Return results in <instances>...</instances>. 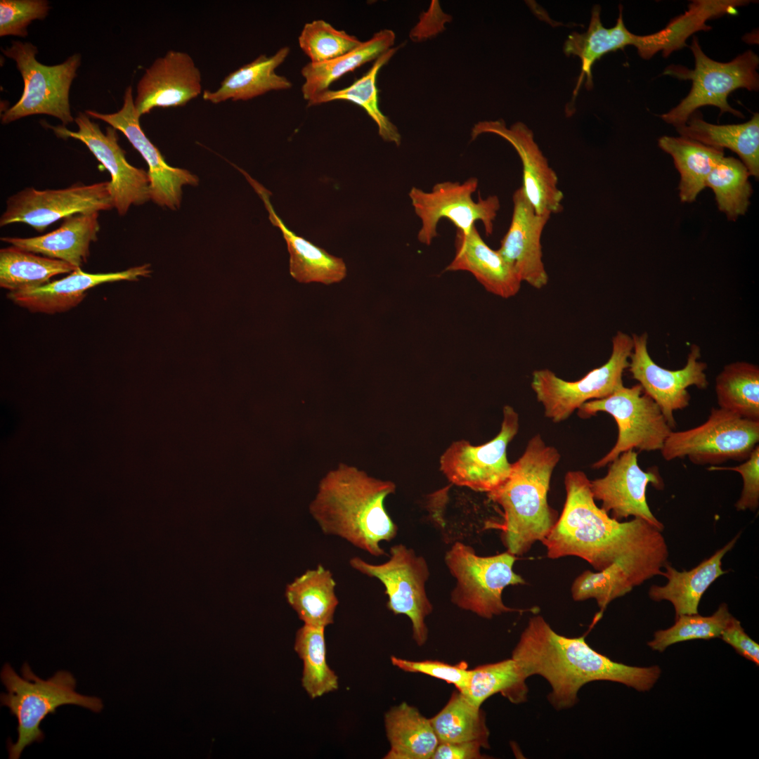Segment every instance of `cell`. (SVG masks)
Here are the masks:
<instances>
[{
	"mask_svg": "<svg viewBox=\"0 0 759 759\" xmlns=\"http://www.w3.org/2000/svg\"><path fill=\"white\" fill-rule=\"evenodd\" d=\"M395 491L394 482L340 463L320 481L309 510L323 533L379 557L385 554L379 543L391 540L398 532L384 505Z\"/></svg>",
	"mask_w": 759,
	"mask_h": 759,
	"instance_id": "3",
	"label": "cell"
},
{
	"mask_svg": "<svg viewBox=\"0 0 759 759\" xmlns=\"http://www.w3.org/2000/svg\"><path fill=\"white\" fill-rule=\"evenodd\" d=\"M390 744L384 759H432L439 744L429 719L414 706L403 702L384 715Z\"/></svg>",
	"mask_w": 759,
	"mask_h": 759,
	"instance_id": "32",
	"label": "cell"
},
{
	"mask_svg": "<svg viewBox=\"0 0 759 759\" xmlns=\"http://www.w3.org/2000/svg\"><path fill=\"white\" fill-rule=\"evenodd\" d=\"M559 459V451L536 435L512 464L507 479L487 493L502 509V541L516 557L526 553L536 542H543L558 520L557 512L548 504L547 493Z\"/></svg>",
	"mask_w": 759,
	"mask_h": 759,
	"instance_id": "4",
	"label": "cell"
},
{
	"mask_svg": "<svg viewBox=\"0 0 759 759\" xmlns=\"http://www.w3.org/2000/svg\"><path fill=\"white\" fill-rule=\"evenodd\" d=\"M516 559L517 557L507 551L483 557L466 543H453L444 557L448 571L456 580L450 593L451 602L460 609L486 619L508 612L536 613V608L514 609L502 601L506 587L526 583L514 571Z\"/></svg>",
	"mask_w": 759,
	"mask_h": 759,
	"instance_id": "7",
	"label": "cell"
},
{
	"mask_svg": "<svg viewBox=\"0 0 759 759\" xmlns=\"http://www.w3.org/2000/svg\"><path fill=\"white\" fill-rule=\"evenodd\" d=\"M49 8L45 0H1L0 36L25 37L28 25L33 20L44 19Z\"/></svg>",
	"mask_w": 759,
	"mask_h": 759,
	"instance_id": "45",
	"label": "cell"
},
{
	"mask_svg": "<svg viewBox=\"0 0 759 759\" xmlns=\"http://www.w3.org/2000/svg\"><path fill=\"white\" fill-rule=\"evenodd\" d=\"M89 116L100 119L110 126L122 132L132 146L141 155L148 166L150 200L161 207L171 209L179 207L181 202L182 186H196L198 178L189 171L169 165L158 148L148 139L141 129L140 116L137 113L132 88H126L122 108L111 114H102L87 110Z\"/></svg>",
	"mask_w": 759,
	"mask_h": 759,
	"instance_id": "19",
	"label": "cell"
},
{
	"mask_svg": "<svg viewBox=\"0 0 759 759\" xmlns=\"http://www.w3.org/2000/svg\"><path fill=\"white\" fill-rule=\"evenodd\" d=\"M715 391L719 408L759 421V367L746 361L724 366L717 375Z\"/></svg>",
	"mask_w": 759,
	"mask_h": 759,
	"instance_id": "37",
	"label": "cell"
},
{
	"mask_svg": "<svg viewBox=\"0 0 759 759\" xmlns=\"http://www.w3.org/2000/svg\"><path fill=\"white\" fill-rule=\"evenodd\" d=\"M482 134L498 135L514 147L522 163L521 188L536 213L551 216L562 210L564 194L558 188L557 175L525 124L517 122L507 127L502 119L481 121L473 126L472 139Z\"/></svg>",
	"mask_w": 759,
	"mask_h": 759,
	"instance_id": "20",
	"label": "cell"
},
{
	"mask_svg": "<svg viewBox=\"0 0 759 759\" xmlns=\"http://www.w3.org/2000/svg\"><path fill=\"white\" fill-rule=\"evenodd\" d=\"M202 77L191 56L169 51L157 58L137 84L134 105L138 115L155 108L186 105L202 92Z\"/></svg>",
	"mask_w": 759,
	"mask_h": 759,
	"instance_id": "22",
	"label": "cell"
},
{
	"mask_svg": "<svg viewBox=\"0 0 759 759\" xmlns=\"http://www.w3.org/2000/svg\"><path fill=\"white\" fill-rule=\"evenodd\" d=\"M393 47L376 60L369 70L350 86L338 90L327 89L311 98L309 106L320 105L334 100H347L361 106L375 122L379 136L387 142L399 146L401 136L391 120L379 107L377 77L379 70L387 63L398 51Z\"/></svg>",
	"mask_w": 759,
	"mask_h": 759,
	"instance_id": "35",
	"label": "cell"
},
{
	"mask_svg": "<svg viewBox=\"0 0 759 759\" xmlns=\"http://www.w3.org/2000/svg\"><path fill=\"white\" fill-rule=\"evenodd\" d=\"M150 264L125 271L89 273L78 268L66 277L25 291L10 292L7 297L15 304L34 313L54 314L77 306L86 296V291L96 285L120 280L137 281L151 273Z\"/></svg>",
	"mask_w": 759,
	"mask_h": 759,
	"instance_id": "24",
	"label": "cell"
},
{
	"mask_svg": "<svg viewBox=\"0 0 759 759\" xmlns=\"http://www.w3.org/2000/svg\"><path fill=\"white\" fill-rule=\"evenodd\" d=\"M659 146L673 159L680 174L679 196L683 202L696 200L706 188L708 176L725 156L724 150L705 145L685 137L664 136Z\"/></svg>",
	"mask_w": 759,
	"mask_h": 759,
	"instance_id": "34",
	"label": "cell"
},
{
	"mask_svg": "<svg viewBox=\"0 0 759 759\" xmlns=\"http://www.w3.org/2000/svg\"><path fill=\"white\" fill-rule=\"evenodd\" d=\"M527 679L516 661L510 658L471 670L467 689L462 694L478 707L496 694L513 703H521L527 699Z\"/></svg>",
	"mask_w": 759,
	"mask_h": 759,
	"instance_id": "39",
	"label": "cell"
},
{
	"mask_svg": "<svg viewBox=\"0 0 759 759\" xmlns=\"http://www.w3.org/2000/svg\"><path fill=\"white\" fill-rule=\"evenodd\" d=\"M478 179L470 177L463 183L445 181L434 186L432 190L425 192L413 187L409 197L415 213L421 221L417 239L429 245L438 236L437 226L442 219H447L456 229L469 233L481 221L487 236L493 231V221L500 208L497 195L486 198L479 196L474 201L472 195L477 190Z\"/></svg>",
	"mask_w": 759,
	"mask_h": 759,
	"instance_id": "13",
	"label": "cell"
},
{
	"mask_svg": "<svg viewBox=\"0 0 759 759\" xmlns=\"http://www.w3.org/2000/svg\"><path fill=\"white\" fill-rule=\"evenodd\" d=\"M739 536L740 533L737 534L691 570L679 571L668 562L661 574L668 579L667 583L662 586L651 585L648 592L649 598L656 602H670L674 607L675 617L699 614V605L704 592L717 578L728 572L722 568V559L734 547Z\"/></svg>",
	"mask_w": 759,
	"mask_h": 759,
	"instance_id": "28",
	"label": "cell"
},
{
	"mask_svg": "<svg viewBox=\"0 0 759 759\" xmlns=\"http://www.w3.org/2000/svg\"><path fill=\"white\" fill-rule=\"evenodd\" d=\"M518 430L517 413L505 406L495 437L479 446L465 439L454 441L440 458V470L454 486L486 493L497 489L510 474L512 464L507 449Z\"/></svg>",
	"mask_w": 759,
	"mask_h": 759,
	"instance_id": "14",
	"label": "cell"
},
{
	"mask_svg": "<svg viewBox=\"0 0 759 759\" xmlns=\"http://www.w3.org/2000/svg\"><path fill=\"white\" fill-rule=\"evenodd\" d=\"M430 722L439 743L479 741L489 748V729L484 712L459 691Z\"/></svg>",
	"mask_w": 759,
	"mask_h": 759,
	"instance_id": "38",
	"label": "cell"
},
{
	"mask_svg": "<svg viewBox=\"0 0 759 759\" xmlns=\"http://www.w3.org/2000/svg\"><path fill=\"white\" fill-rule=\"evenodd\" d=\"M2 53L16 63L24 89L19 100L1 115L2 124L34 115L44 114L59 119L65 126L74 121L69 102L72 82L81 63L78 53L63 63L45 65L36 58L37 48L30 42L13 41Z\"/></svg>",
	"mask_w": 759,
	"mask_h": 759,
	"instance_id": "8",
	"label": "cell"
},
{
	"mask_svg": "<svg viewBox=\"0 0 759 759\" xmlns=\"http://www.w3.org/2000/svg\"><path fill=\"white\" fill-rule=\"evenodd\" d=\"M78 268L61 260L9 246L0 249V286L10 292L32 290Z\"/></svg>",
	"mask_w": 759,
	"mask_h": 759,
	"instance_id": "36",
	"label": "cell"
},
{
	"mask_svg": "<svg viewBox=\"0 0 759 759\" xmlns=\"http://www.w3.org/2000/svg\"><path fill=\"white\" fill-rule=\"evenodd\" d=\"M732 616L725 603L720 604L711 616L680 615L675 617V622L671 627L656 631L647 644L652 650L662 652L678 642L720 637Z\"/></svg>",
	"mask_w": 759,
	"mask_h": 759,
	"instance_id": "42",
	"label": "cell"
},
{
	"mask_svg": "<svg viewBox=\"0 0 759 759\" xmlns=\"http://www.w3.org/2000/svg\"><path fill=\"white\" fill-rule=\"evenodd\" d=\"M720 638L730 645L739 655L759 666V645L745 632L741 622L733 616L722 630Z\"/></svg>",
	"mask_w": 759,
	"mask_h": 759,
	"instance_id": "48",
	"label": "cell"
},
{
	"mask_svg": "<svg viewBox=\"0 0 759 759\" xmlns=\"http://www.w3.org/2000/svg\"><path fill=\"white\" fill-rule=\"evenodd\" d=\"M263 200L271 223L279 228L290 254V273L297 281L330 285L346 276V266L342 258L330 254L323 248L298 235L285 224L270 201L271 193L247 172L240 169Z\"/></svg>",
	"mask_w": 759,
	"mask_h": 759,
	"instance_id": "26",
	"label": "cell"
},
{
	"mask_svg": "<svg viewBox=\"0 0 759 759\" xmlns=\"http://www.w3.org/2000/svg\"><path fill=\"white\" fill-rule=\"evenodd\" d=\"M99 231L98 212L77 214L63 219L57 229L46 234L32 238L3 237L1 240L81 268L87 262L90 244L98 240Z\"/></svg>",
	"mask_w": 759,
	"mask_h": 759,
	"instance_id": "27",
	"label": "cell"
},
{
	"mask_svg": "<svg viewBox=\"0 0 759 759\" xmlns=\"http://www.w3.org/2000/svg\"><path fill=\"white\" fill-rule=\"evenodd\" d=\"M391 662L403 671L423 673L453 684L461 693L467 689L471 676V670L463 661L451 665L439 661H410L391 656Z\"/></svg>",
	"mask_w": 759,
	"mask_h": 759,
	"instance_id": "46",
	"label": "cell"
},
{
	"mask_svg": "<svg viewBox=\"0 0 759 759\" xmlns=\"http://www.w3.org/2000/svg\"><path fill=\"white\" fill-rule=\"evenodd\" d=\"M396 35L394 31L384 29L362 43L355 49L333 60L320 63H309L301 69L304 79L302 96L307 102L316 95L329 89L336 80L373 60H376L393 48Z\"/></svg>",
	"mask_w": 759,
	"mask_h": 759,
	"instance_id": "33",
	"label": "cell"
},
{
	"mask_svg": "<svg viewBox=\"0 0 759 759\" xmlns=\"http://www.w3.org/2000/svg\"><path fill=\"white\" fill-rule=\"evenodd\" d=\"M663 488V480L655 469L642 470L638 465L637 453L629 450L609 463L606 474L590 481L595 500L611 517L621 521L629 517L642 519L660 531L663 524L651 512L646 498L647 486Z\"/></svg>",
	"mask_w": 759,
	"mask_h": 759,
	"instance_id": "18",
	"label": "cell"
},
{
	"mask_svg": "<svg viewBox=\"0 0 759 759\" xmlns=\"http://www.w3.org/2000/svg\"><path fill=\"white\" fill-rule=\"evenodd\" d=\"M633 346L629 358V371L632 377L642 386L643 391L660 407L668 424L676 426L674 412L689 405L691 399L687 388L695 386L705 389L708 381L705 372L707 365L699 361L701 348L693 344L684 368L671 370L656 364L647 349L648 335H632Z\"/></svg>",
	"mask_w": 759,
	"mask_h": 759,
	"instance_id": "17",
	"label": "cell"
},
{
	"mask_svg": "<svg viewBox=\"0 0 759 759\" xmlns=\"http://www.w3.org/2000/svg\"><path fill=\"white\" fill-rule=\"evenodd\" d=\"M634 585L625 570L619 564L593 572L586 570L580 574L571 585V595L575 601L595 599L599 608L592 625H595L607 606L614 599L630 592Z\"/></svg>",
	"mask_w": 759,
	"mask_h": 759,
	"instance_id": "43",
	"label": "cell"
},
{
	"mask_svg": "<svg viewBox=\"0 0 759 759\" xmlns=\"http://www.w3.org/2000/svg\"><path fill=\"white\" fill-rule=\"evenodd\" d=\"M633 346L632 337L618 331L612 338L608 361L576 381H566L548 369L532 375L531 388L545 409V415L554 422L566 420L585 403L601 399L623 386V374L629 367Z\"/></svg>",
	"mask_w": 759,
	"mask_h": 759,
	"instance_id": "11",
	"label": "cell"
},
{
	"mask_svg": "<svg viewBox=\"0 0 759 759\" xmlns=\"http://www.w3.org/2000/svg\"><path fill=\"white\" fill-rule=\"evenodd\" d=\"M335 587L332 572L318 564L287 584L285 595L304 624L326 628L333 623L339 604Z\"/></svg>",
	"mask_w": 759,
	"mask_h": 759,
	"instance_id": "31",
	"label": "cell"
},
{
	"mask_svg": "<svg viewBox=\"0 0 759 759\" xmlns=\"http://www.w3.org/2000/svg\"><path fill=\"white\" fill-rule=\"evenodd\" d=\"M20 677L8 663L1 673V679L8 693L1 694L2 706H7L18 720V740L9 741L10 759H18L24 748L34 742H41L44 734L40 724L48 715L64 705H77L98 713L103 708L99 698L82 695L75 692L76 680L67 671H58L44 680L32 671L25 663Z\"/></svg>",
	"mask_w": 759,
	"mask_h": 759,
	"instance_id": "5",
	"label": "cell"
},
{
	"mask_svg": "<svg viewBox=\"0 0 759 759\" xmlns=\"http://www.w3.org/2000/svg\"><path fill=\"white\" fill-rule=\"evenodd\" d=\"M389 559L380 564H370L358 557L350 566L361 573L378 579L384 586L387 609L395 615H405L412 623L413 637L418 646L428 639L425 618L433 606L426 592L429 569L425 559L403 544L393 545Z\"/></svg>",
	"mask_w": 759,
	"mask_h": 759,
	"instance_id": "12",
	"label": "cell"
},
{
	"mask_svg": "<svg viewBox=\"0 0 759 759\" xmlns=\"http://www.w3.org/2000/svg\"><path fill=\"white\" fill-rule=\"evenodd\" d=\"M526 676L537 675L551 687L548 701L557 710L573 707L585 685L611 681L639 692L651 689L659 679L658 666H632L610 659L592 649L584 637L558 634L540 615L530 618L512 653Z\"/></svg>",
	"mask_w": 759,
	"mask_h": 759,
	"instance_id": "2",
	"label": "cell"
},
{
	"mask_svg": "<svg viewBox=\"0 0 759 759\" xmlns=\"http://www.w3.org/2000/svg\"><path fill=\"white\" fill-rule=\"evenodd\" d=\"M74 122L78 126L76 131L63 125L52 126L46 122L41 124L51 129L58 138L82 141L103 164L110 174L109 190L119 215L126 214L131 205H141L150 200L148 173L127 162L125 152L118 144L117 129L109 126L104 134L99 125L83 112L79 113Z\"/></svg>",
	"mask_w": 759,
	"mask_h": 759,
	"instance_id": "16",
	"label": "cell"
},
{
	"mask_svg": "<svg viewBox=\"0 0 759 759\" xmlns=\"http://www.w3.org/2000/svg\"><path fill=\"white\" fill-rule=\"evenodd\" d=\"M600 11L599 5L594 6L587 31L583 33L572 32L564 44L563 50L566 56H578L581 61V71L573 97L578 93L584 79L586 88L589 90L592 88V66L606 53L623 49L627 46H633L641 58L648 60L658 52L663 51L666 47V37L661 31L644 36L630 32L623 22L622 6H620L616 25L610 28L602 25Z\"/></svg>",
	"mask_w": 759,
	"mask_h": 759,
	"instance_id": "21",
	"label": "cell"
},
{
	"mask_svg": "<svg viewBox=\"0 0 759 759\" xmlns=\"http://www.w3.org/2000/svg\"><path fill=\"white\" fill-rule=\"evenodd\" d=\"M580 417L588 418L599 412L611 415L618 426L614 446L593 465L601 468L629 450L656 451L662 449L672 427L657 403L637 384L620 387L610 396L588 401L578 409Z\"/></svg>",
	"mask_w": 759,
	"mask_h": 759,
	"instance_id": "10",
	"label": "cell"
},
{
	"mask_svg": "<svg viewBox=\"0 0 759 759\" xmlns=\"http://www.w3.org/2000/svg\"><path fill=\"white\" fill-rule=\"evenodd\" d=\"M484 746L479 741L439 743L432 759H481L485 757L481 749Z\"/></svg>",
	"mask_w": 759,
	"mask_h": 759,
	"instance_id": "49",
	"label": "cell"
},
{
	"mask_svg": "<svg viewBox=\"0 0 759 759\" xmlns=\"http://www.w3.org/2000/svg\"><path fill=\"white\" fill-rule=\"evenodd\" d=\"M325 628L304 624L296 632L294 644L303 663L301 685L313 699L339 687L338 677L327 662Z\"/></svg>",
	"mask_w": 759,
	"mask_h": 759,
	"instance_id": "40",
	"label": "cell"
},
{
	"mask_svg": "<svg viewBox=\"0 0 759 759\" xmlns=\"http://www.w3.org/2000/svg\"><path fill=\"white\" fill-rule=\"evenodd\" d=\"M590 481L580 471L564 477L566 492L560 516L542 542L550 559L575 556L602 571L618 564L635 587L661 575L668 562V549L661 531L647 521L613 519L597 507Z\"/></svg>",
	"mask_w": 759,
	"mask_h": 759,
	"instance_id": "1",
	"label": "cell"
},
{
	"mask_svg": "<svg viewBox=\"0 0 759 759\" xmlns=\"http://www.w3.org/2000/svg\"><path fill=\"white\" fill-rule=\"evenodd\" d=\"M290 51L288 46H284L271 56L260 55L253 61L228 74L216 91H205L202 95L204 100L214 104L228 100H247L271 91L291 89V81L275 72Z\"/></svg>",
	"mask_w": 759,
	"mask_h": 759,
	"instance_id": "29",
	"label": "cell"
},
{
	"mask_svg": "<svg viewBox=\"0 0 759 759\" xmlns=\"http://www.w3.org/2000/svg\"><path fill=\"white\" fill-rule=\"evenodd\" d=\"M749 176L741 160L724 156L707 177L706 187L713 190L718 209L731 221L744 215L750 205Z\"/></svg>",
	"mask_w": 759,
	"mask_h": 759,
	"instance_id": "41",
	"label": "cell"
},
{
	"mask_svg": "<svg viewBox=\"0 0 759 759\" xmlns=\"http://www.w3.org/2000/svg\"><path fill=\"white\" fill-rule=\"evenodd\" d=\"M709 471L729 470L739 473L743 479V488L739 499L735 503L737 511H755L759 505V446L752 451L742 463L734 467H715Z\"/></svg>",
	"mask_w": 759,
	"mask_h": 759,
	"instance_id": "47",
	"label": "cell"
},
{
	"mask_svg": "<svg viewBox=\"0 0 759 759\" xmlns=\"http://www.w3.org/2000/svg\"><path fill=\"white\" fill-rule=\"evenodd\" d=\"M298 43L310 63H320L355 49L362 41L323 20H314L304 25Z\"/></svg>",
	"mask_w": 759,
	"mask_h": 759,
	"instance_id": "44",
	"label": "cell"
},
{
	"mask_svg": "<svg viewBox=\"0 0 759 759\" xmlns=\"http://www.w3.org/2000/svg\"><path fill=\"white\" fill-rule=\"evenodd\" d=\"M689 48L694 58V68L689 70L671 65L666 67L663 74L679 79H691V90L677 106L661 115V118L676 128L685 125L698 108L706 105L718 107L720 115L730 112L744 118L740 111L729 105L727 98L738 89L758 90V56L748 50L729 62L715 61L704 53L696 37H693Z\"/></svg>",
	"mask_w": 759,
	"mask_h": 759,
	"instance_id": "6",
	"label": "cell"
},
{
	"mask_svg": "<svg viewBox=\"0 0 759 759\" xmlns=\"http://www.w3.org/2000/svg\"><path fill=\"white\" fill-rule=\"evenodd\" d=\"M114 207L109 181L90 185L74 183L63 189L26 188L6 200L0 218L1 227L22 223L41 233L53 223L77 214L109 210Z\"/></svg>",
	"mask_w": 759,
	"mask_h": 759,
	"instance_id": "15",
	"label": "cell"
},
{
	"mask_svg": "<svg viewBox=\"0 0 759 759\" xmlns=\"http://www.w3.org/2000/svg\"><path fill=\"white\" fill-rule=\"evenodd\" d=\"M759 441V421L713 408L707 420L696 427L672 431L661 450L665 460L687 458L695 465L714 466L746 460Z\"/></svg>",
	"mask_w": 759,
	"mask_h": 759,
	"instance_id": "9",
	"label": "cell"
},
{
	"mask_svg": "<svg viewBox=\"0 0 759 759\" xmlns=\"http://www.w3.org/2000/svg\"><path fill=\"white\" fill-rule=\"evenodd\" d=\"M680 136L705 145L737 153L749 174L759 177V114L755 113L746 122L718 125L704 121L699 115H692L683 126L676 127Z\"/></svg>",
	"mask_w": 759,
	"mask_h": 759,
	"instance_id": "30",
	"label": "cell"
},
{
	"mask_svg": "<svg viewBox=\"0 0 759 759\" xmlns=\"http://www.w3.org/2000/svg\"><path fill=\"white\" fill-rule=\"evenodd\" d=\"M512 202L511 222L498 251L522 282L542 289L549 278L543 261L541 237L551 216L536 213L521 186L514 192Z\"/></svg>",
	"mask_w": 759,
	"mask_h": 759,
	"instance_id": "23",
	"label": "cell"
},
{
	"mask_svg": "<svg viewBox=\"0 0 759 759\" xmlns=\"http://www.w3.org/2000/svg\"><path fill=\"white\" fill-rule=\"evenodd\" d=\"M455 247V257L446 271H467L488 292L502 298L519 292L522 283L519 276L498 250L484 241L476 226L467 233L456 229Z\"/></svg>",
	"mask_w": 759,
	"mask_h": 759,
	"instance_id": "25",
	"label": "cell"
}]
</instances>
